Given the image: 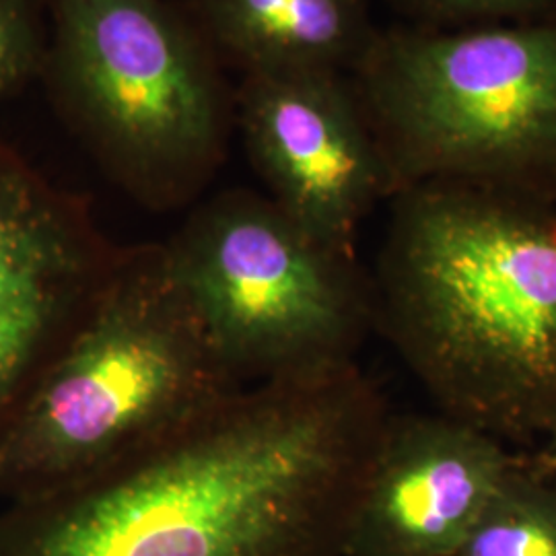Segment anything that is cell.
<instances>
[{
    "mask_svg": "<svg viewBox=\"0 0 556 556\" xmlns=\"http://www.w3.org/2000/svg\"><path fill=\"white\" fill-rule=\"evenodd\" d=\"M392 415L351 365L250 386L96 477L0 511V556H344Z\"/></svg>",
    "mask_w": 556,
    "mask_h": 556,
    "instance_id": "cell-1",
    "label": "cell"
},
{
    "mask_svg": "<svg viewBox=\"0 0 556 556\" xmlns=\"http://www.w3.org/2000/svg\"><path fill=\"white\" fill-rule=\"evenodd\" d=\"M376 332L435 404L503 443L556 431V206L464 184L396 192Z\"/></svg>",
    "mask_w": 556,
    "mask_h": 556,
    "instance_id": "cell-2",
    "label": "cell"
},
{
    "mask_svg": "<svg viewBox=\"0 0 556 556\" xmlns=\"http://www.w3.org/2000/svg\"><path fill=\"white\" fill-rule=\"evenodd\" d=\"M239 390L163 241L122 245L93 312L0 438V497L96 477Z\"/></svg>",
    "mask_w": 556,
    "mask_h": 556,
    "instance_id": "cell-3",
    "label": "cell"
},
{
    "mask_svg": "<svg viewBox=\"0 0 556 556\" xmlns=\"http://www.w3.org/2000/svg\"><path fill=\"white\" fill-rule=\"evenodd\" d=\"M40 79L105 178L153 213L204 199L236 130V85L172 0H40Z\"/></svg>",
    "mask_w": 556,
    "mask_h": 556,
    "instance_id": "cell-4",
    "label": "cell"
},
{
    "mask_svg": "<svg viewBox=\"0 0 556 556\" xmlns=\"http://www.w3.org/2000/svg\"><path fill=\"white\" fill-rule=\"evenodd\" d=\"M349 79L394 194L464 184L556 206V15L378 27Z\"/></svg>",
    "mask_w": 556,
    "mask_h": 556,
    "instance_id": "cell-5",
    "label": "cell"
},
{
    "mask_svg": "<svg viewBox=\"0 0 556 556\" xmlns=\"http://www.w3.org/2000/svg\"><path fill=\"white\" fill-rule=\"evenodd\" d=\"M163 248L243 388L357 365L376 332L374 280L358 256L324 245L264 192L200 199Z\"/></svg>",
    "mask_w": 556,
    "mask_h": 556,
    "instance_id": "cell-6",
    "label": "cell"
},
{
    "mask_svg": "<svg viewBox=\"0 0 556 556\" xmlns=\"http://www.w3.org/2000/svg\"><path fill=\"white\" fill-rule=\"evenodd\" d=\"M119 252L87 200L0 142V438L93 312Z\"/></svg>",
    "mask_w": 556,
    "mask_h": 556,
    "instance_id": "cell-7",
    "label": "cell"
},
{
    "mask_svg": "<svg viewBox=\"0 0 556 556\" xmlns=\"http://www.w3.org/2000/svg\"><path fill=\"white\" fill-rule=\"evenodd\" d=\"M236 128L264 194L324 245L357 256L363 223L394 186L349 75H243Z\"/></svg>",
    "mask_w": 556,
    "mask_h": 556,
    "instance_id": "cell-8",
    "label": "cell"
},
{
    "mask_svg": "<svg viewBox=\"0 0 556 556\" xmlns=\"http://www.w3.org/2000/svg\"><path fill=\"white\" fill-rule=\"evenodd\" d=\"M443 415H390L349 523L344 556H457L519 462Z\"/></svg>",
    "mask_w": 556,
    "mask_h": 556,
    "instance_id": "cell-9",
    "label": "cell"
},
{
    "mask_svg": "<svg viewBox=\"0 0 556 556\" xmlns=\"http://www.w3.org/2000/svg\"><path fill=\"white\" fill-rule=\"evenodd\" d=\"M223 66L351 73L378 27L367 0H184Z\"/></svg>",
    "mask_w": 556,
    "mask_h": 556,
    "instance_id": "cell-10",
    "label": "cell"
},
{
    "mask_svg": "<svg viewBox=\"0 0 556 556\" xmlns=\"http://www.w3.org/2000/svg\"><path fill=\"white\" fill-rule=\"evenodd\" d=\"M457 556H556V491L519 457Z\"/></svg>",
    "mask_w": 556,
    "mask_h": 556,
    "instance_id": "cell-11",
    "label": "cell"
},
{
    "mask_svg": "<svg viewBox=\"0 0 556 556\" xmlns=\"http://www.w3.org/2000/svg\"><path fill=\"white\" fill-rule=\"evenodd\" d=\"M40 0H0V105L40 79L46 20Z\"/></svg>",
    "mask_w": 556,
    "mask_h": 556,
    "instance_id": "cell-12",
    "label": "cell"
},
{
    "mask_svg": "<svg viewBox=\"0 0 556 556\" xmlns=\"http://www.w3.org/2000/svg\"><path fill=\"white\" fill-rule=\"evenodd\" d=\"M400 23L418 27H468L556 15V0H388Z\"/></svg>",
    "mask_w": 556,
    "mask_h": 556,
    "instance_id": "cell-13",
    "label": "cell"
},
{
    "mask_svg": "<svg viewBox=\"0 0 556 556\" xmlns=\"http://www.w3.org/2000/svg\"><path fill=\"white\" fill-rule=\"evenodd\" d=\"M526 462L538 477L544 478L556 491V431L546 438L544 450L534 457H526Z\"/></svg>",
    "mask_w": 556,
    "mask_h": 556,
    "instance_id": "cell-14",
    "label": "cell"
}]
</instances>
